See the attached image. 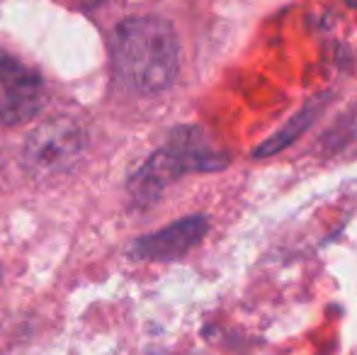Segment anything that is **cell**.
Instances as JSON below:
<instances>
[{"label":"cell","mask_w":357,"mask_h":355,"mask_svg":"<svg viewBox=\"0 0 357 355\" xmlns=\"http://www.w3.org/2000/svg\"><path fill=\"white\" fill-rule=\"evenodd\" d=\"M114 66L139 93H160L178 76L180 49L175 29L160 17H129L112 37Z\"/></svg>","instance_id":"6da1fadb"},{"label":"cell","mask_w":357,"mask_h":355,"mask_svg":"<svg viewBox=\"0 0 357 355\" xmlns=\"http://www.w3.org/2000/svg\"><path fill=\"white\" fill-rule=\"evenodd\" d=\"M226 158L219 151H214L197 129H180L173 134L170 144L160 151H155L149 161L134 173L129 180L132 197L139 204L155 202L158 195L165 190V185L173 183L183 173L190 171H216L224 168Z\"/></svg>","instance_id":"7a4b0ae2"},{"label":"cell","mask_w":357,"mask_h":355,"mask_svg":"<svg viewBox=\"0 0 357 355\" xmlns=\"http://www.w3.org/2000/svg\"><path fill=\"white\" fill-rule=\"evenodd\" d=\"M85 149V134L71 117H52L37 124L22 149V163L32 178L66 173Z\"/></svg>","instance_id":"3957f363"},{"label":"cell","mask_w":357,"mask_h":355,"mask_svg":"<svg viewBox=\"0 0 357 355\" xmlns=\"http://www.w3.org/2000/svg\"><path fill=\"white\" fill-rule=\"evenodd\" d=\"M47 105L42 78L20 59L0 52V124H24Z\"/></svg>","instance_id":"277c9868"},{"label":"cell","mask_w":357,"mask_h":355,"mask_svg":"<svg viewBox=\"0 0 357 355\" xmlns=\"http://www.w3.org/2000/svg\"><path fill=\"white\" fill-rule=\"evenodd\" d=\"M207 219L195 214V217H185L180 222L170 224V227L160 229L155 234L142 236L134 241L132 256L142 258V261H175V258L185 256L190 248H195L207 234Z\"/></svg>","instance_id":"5b68a950"},{"label":"cell","mask_w":357,"mask_h":355,"mask_svg":"<svg viewBox=\"0 0 357 355\" xmlns=\"http://www.w3.org/2000/svg\"><path fill=\"white\" fill-rule=\"evenodd\" d=\"M316 112H319V107L316 105H311V107L301 109L299 114H294V117L289 119V124H284L280 132H275L273 137L268 139V142H263L258 149L253 151L255 158H265V156H273V153L282 151L284 146H289L291 142H294L296 137H299L304 129H309V124L314 122Z\"/></svg>","instance_id":"8992f818"},{"label":"cell","mask_w":357,"mask_h":355,"mask_svg":"<svg viewBox=\"0 0 357 355\" xmlns=\"http://www.w3.org/2000/svg\"><path fill=\"white\" fill-rule=\"evenodd\" d=\"M80 3H85V5H98V3H102V0H80Z\"/></svg>","instance_id":"52a82bcc"},{"label":"cell","mask_w":357,"mask_h":355,"mask_svg":"<svg viewBox=\"0 0 357 355\" xmlns=\"http://www.w3.org/2000/svg\"><path fill=\"white\" fill-rule=\"evenodd\" d=\"M350 5H355V8H357V0H350Z\"/></svg>","instance_id":"ba28073f"}]
</instances>
